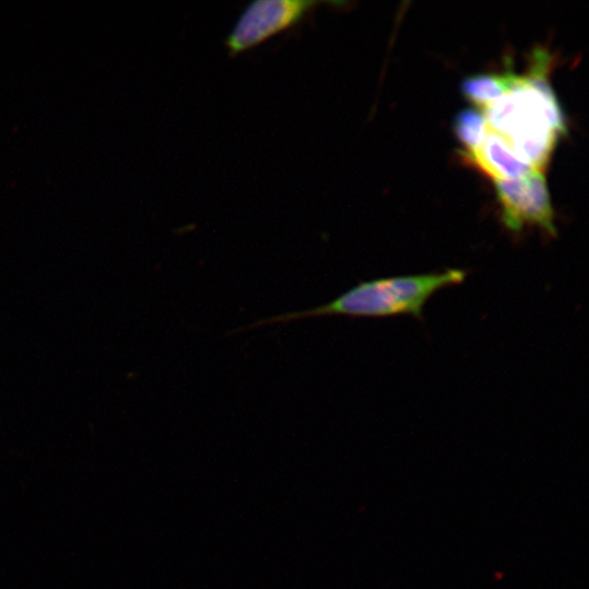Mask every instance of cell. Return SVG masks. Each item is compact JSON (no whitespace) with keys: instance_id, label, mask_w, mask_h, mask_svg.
Returning <instances> with one entry per match:
<instances>
[{"instance_id":"277c9868","label":"cell","mask_w":589,"mask_h":589,"mask_svg":"<svg viewBox=\"0 0 589 589\" xmlns=\"http://www.w3.org/2000/svg\"><path fill=\"white\" fill-rule=\"evenodd\" d=\"M494 184L502 223L508 230L519 232L526 226H534L549 237L556 236L554 212L542 171L532 169L520 178L494 181Z\"/></svg>"},{"instance_id":"3957f363","label":"cell","mask_w":589,"mask_h":589,"mask_svg":"<svg viewBox=\"0 0 589 589\" xmlns=\"http://www.w3.org/2000/svg\"><path fill=\"white\" fill-rule=\"evenodd\" d=\"M320 4L338 2L317 0H255L241 12L225 38L230 56L249 50L271 37L299 24Z\"/></svg>"},{"instance_id":"8992f818","label":"cell","mask_w":589,"mask_h":589,"mask_svg":"<svg viewBox=\"0 0 589 589\" xmlns=\"http://www.w3.org/2000/svg\"><path fill=\"white\" fill-rule=\"evenodd\" d=\"M516 74L510 69L473 74L462 80L460 91L468 101L484 109L512 89Z\"/></svg>"},{"instance_id":"7a4b0ae2","label":"cell","mask_w":589,"mask_h":589,"mask_svg":"<svg viewBox=\"0 0 589 589\" xmlns=\"http://www.w3.org/2000/svg\"><path fill=\"white\" fill-rule=\"evenodd\" d=\"M466 276L465 269L449 268L361 281L325 304L266 317L239 330L332 315L362 318L410 315L422 320V311L428 300L444 288L460 285Z\"/></svg>"},{"instance_id":"52a82bcc","label":"cell","mask_w":589,"mask_h":589,"mask_svg":"<svg viewBox=\"0 0 589 589\" xmlns=\"http://www.w3.org/2000/svg\"><path fill=\"white\" fill-rule=\"evenodd\" d=\"M453 129L464 147L461 154H470L481 145L489 127L483 112L474 108H465L456 115Z\"/></svg>"},{"instance_id":"6da1fadb","label":"cell","mask_w":589,"mask_h":589,"mask_svg":"<svg viewBox=\"0 0 589 589\" xmlns=\"http://www.w3.org/2000/svg\"><path fill=\"white\" fill-rule=\"evenodd\" d=\"M551 61L546 51H534L528 72L516 74L512 89L483 109L489 129L500 134L517 157L542 172L557 136L567 131L548 79Z\"/></svg>"},{"instance_id":"5b68a950","label":"cell","mask_w":589,"mask_h":589,"mask_svg":"<svg viewBox=\"0 0 589 589\" xmlns=\"http://www.w3.org/2000/svg\"><path fill=\"white\" fill-rule=\"evenodd\" d=\"M462 157L493 181L513 180L532 170L510 149L504 139L489 129L481 145Z\"/></svg>"}]
</instances>
